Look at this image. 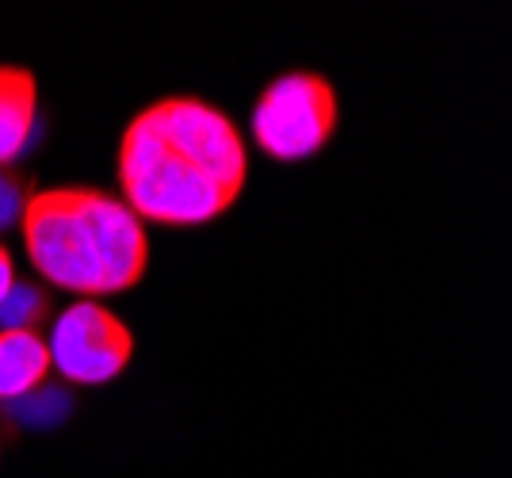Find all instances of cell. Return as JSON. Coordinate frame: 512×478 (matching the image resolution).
I'll return each mask as SVG.
<instances>
[{
    "label": "cell",
    "instance_id": "6",
    "mask_svg": "<svg viewBox=\"0 0 512 478\" xmlns=\"http://www.w3.org/2000/svg\"><path fill=\"white\" fill-rule=\"evenodd\" d=\"M50 375V348L31 329H0V402L35 394Z\"/></svg>",
    "mask_w": 512,
    "mask_h": 478
},
{
    "label": "cell",
    "instance_id": "3",
    "mask_svg": "<svg viewBox=\"0 0 512 478\" xmlns=\"http://www.w3.org/2000/svg\"><path fill=\"white\" fill-rule=\"evenodd\" d=\"M341 127V100L329 77L291 69L260 92L253 111L256 150L272 161L295 165L321 153Z\"/></svg>",
    "mask_w": 512,
    "mask_h": 478
},
{
    "label": "cell",
    "instance_id": "8",
    "mask_svg": "<svg viewBox=\"0 0 512 478\" xmlns=\"http://www.w3.org/2000/svg\"><path fill=\"white\" fill-rule=\"evenodd\" d=\"M12 283H16V264H12V253L0 245V303H4V295L12 291Z\"/></svg>",
    "mask_w": 512,
    "mask_h": 478
},
{
    "label": "cell",
    "instance_id": "2",
    "mask_svg": "<svg viewBox=\"0 0 512 478\" xmlns=\"http://www.w3.org/2000/svg\"><path fill=\"white\" fill-rule=\"evenodd\" d=\"M23 249L46 283L100 299L138 287L150 268L142 218L100 188H43L20 211Z\"/></svg>",
    "mask_w": 512,
    "mask_h": 478
},
{
    "label": "cell",
    "instance_id": "4",
    "mask_svg": "<svg viewBox=\"0 0 512 478\" xmlns=\"http://www.w3.org/2000/svg\"><path fill=\"white\" fill-rule=\"evenodd\" d=\"M50 368L77 387H104L119 379L134 360V333L107 306L81 299L54 318L50 329Z\"/></svg>",
    "mask_w": 512,
    "mask_h": 478
},
{
    "label": "cell",
    "instance_id": "1",
    "mask_svg": "<svg viewBox=\"0 0 512 478\" xmlns=\"http://www.w3.org/2000/svg\"><path fill=\"white\" fill-rule=\"evenodd\" d=\"M115 176L123 203L153 226H207L249 184L237 123L199 96H165L142 108L119 138Z\"/></svg>",
    "mask_w": 512,
    "mask_h": 478
},
{
    "label": "cell",
    "instance_id": "5",
    "mask_svg": "<svg viewBox=\"0 0 512 478\" xmlns=\"http://www.w3.org/2000/svg\"><path fill=\"white\" fill-rule=\"evenodd\" d=\"M39 119V81L23 66H0V169H8L31 142Z\"/></svg>",
    "mask_w": 512,
    "mask_h": 478
},
{
    "label": "cell",
    "instance_id": "7",
    "mask_svg": "<svg viewBox=\"0 0 512 478\" xmlns=\"http://www.w3.org/2000/svg\"><path fill=\"white\" fill-rule=\"evenodd\" d=\"M50 318V295L35 283H12V291L0 303V329H31L39 333Z\"/></svg>",
    "mask_w": 512,
    "mask_h": 478
}]
</instances>
